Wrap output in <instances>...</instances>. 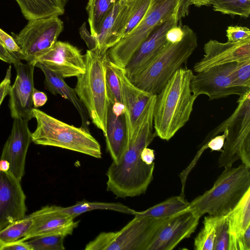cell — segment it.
Listing matches in <instances>:
<instances>
[{
    "label": "cell",
    "instance_id": "cell-37",
    "mask_svg": "<svg viewBox=\"0 0 250 250\" xmlns=\"http://www.w3.org/2000/svg\"><path fill=\"white\" fill-rule=\"evenodd\" d=\"M228 41L231 42H240L250 38V30L244 26H229L226 30Z\"/></svg>",
    "mask_w": 250,
    "mask_h": 250
},
{
    "label": "cell",
    "instance_id": "cell-30",
    "mask_svg": "<svg viewBox=\"0 0 250 250\" xmlns=\"http://www.w3.org/2000/svg\"><path fill=\"white\" fill-rule=\"evenodd\" d=\"M218 217L210 215L205 217L203 226L194 239V250H213L216 226Z\"/></svg>",
    "mask_w": 250,
    "mask_h": 250
},
{
    "label": "cell",
    "instance_id": "cell-15",
    "mask_svg": "<svg viewBox=\"0 0 250 250\" xmlns=\"http://www.w3.org/2000/svg\"><path fill=\"white\" fill-rule=\"evenodd\" d=\"M37 62L44 64L64 78L77 77L85 71L84 56L78 48L67 42L57 41L35 60L33 64Z\"/></svg>",
    "mask_w": 250,
    "mask_h": 250
},
{
    "label": "cell",
    "instance_id": "cell-42",
    "mask_svg": "<svg viewBox=\"0 0 250 250\" xmlns=\"http://www.w3.org/2000/svg\"><path fill=\"white\" fill-rule=\"evenodd\" d=\"M0 60L13 65L21 62V60L18 57L9 52L0 42Z\"/></svg>",
    "mask_w": 250,
    "mask_h": 250
},
{
    "label": "cell",
    "instance_id": "cell-2",
    "mask_svg": "<svg viewBox=\"0 0 250 250\" xmlns=\"http://www.w3.org/2000/svg\"><path fill=\"white\" fill-rule=\"evenodd\" d=\"M192 71L179 68L156 95L153 124L157 136L168 141L188 121L197 98L190 88Z\"/></svg>",
    "mask_w": 250,
    "mask_h": 250
},
{
    "label": "cell",
    "instance_id": "cell-41",
    "mask_svg": "<svg viewBox=\"0 0 250 250\" xmlns=\"http://www.w3.org/2000/svg\"><path fill=\"white\" fill-rule=\"evenodd\" d=\"M250 250V226L237 239L234 250Z\"/></svg>",
    "mask_w": 250,
    "mask_h": 250
},
{
    "label": "cell",
    "instance_id": "cell-36",
    "mask_svg": "<svg viewBox=\"0 0 250 250\" xmlns=\"http://www.w3.org/2000/svg\"><path fill=\"white\" fill-rule=\"evenodd\" d=\"M229 225L226 215L218 217L213 250H229Z\"/></svg>",
    "mask_w": 250,
    "mask_h": 250
},
{
    "label": "cell",
    "instance_id": "cell-13",
    "mask_svg": "<svg viewBox=\"0 0 250 250\" xmlns=\"http://www.w3.org/2000/svg\"><path fill=\"white\" fill-rule=\"evenodd\" d=\"M16 78L10 86L9 107L13 119L20 118L29 121L33 117L32 96L34 89V71L35 66L21 61L14 65Z\"/></svg>",
    "mask_w": 250,
    "mask_h": 250
},
{
    "label": "cell",
    "instance_id": "cell-4",
    "mask_svg": "<svg viewBox=\"0 0 250 250\" xmlns=\"http://www.w3.org/2000/svg\"><path fill=\"white\" fill-rule=\"evenodd\" d=\"M84 56L85 71L77 77L74 89L93 124L104 136L110 104L105 81L107 52L96 47L87 50Z\"/></svg>",
    "mask_w": 250,
    "mask_h": 250
},
{
    "label": "cell",
    "instance_id": "cell-9",
    "mask_svg": "<svg viewBox=\"0 0 250 250\" xmlns=\"http://www.w3.org/2000/svg\"><path fill=\"white\" fill-rule=\"evenodd\" d=\"M183 0H152L148 11L137 26L107 50L109 60L124 68L153 28L183 7Z\"/></svg>",
    "mask_w": 250,
    "mask_h": 250
},
{
    "label": "cell",
    "instance_id": "cell-10",
    "mask_svg": "<svg viewBox=\"0 0 250 250\" xmlns=\"http://www.w3.org/2000/svg\"><path fill=\"white\" fill-rule=\"evenodd\" d=\"M28 21L19 34L12 33V37L21 50V60L33 64L37 57L57 41L63 26L58 17Z\"/></svg>",
    "mask_w": 250,
    "mask_h": 250
},
{
    "label": "cell",
    "instance_id": "cell-7",
    "mask_svg": "<svg viewBox=\"0 0 250 250\" xmlns=\"http://www.w3.org/2000/svg\"><path fill=\"white\" fill-rule=\"evenodd\" d=\"M184 35L169 45L144 70L130 81L137 87L157 95L174 73L186 63L197 46L196 33L183 25Z\"/></svg>",
    "mask_w": 250,
    "mask_h": 250
},
{
    "label": "cell",
    "instance_id": "cell-44",
    "mask_svg": "<svg viewBox=\"0 0 250 250\" xmlns=\"http://www.w3.org/2000/svg\"><path fill=\"white\" fill-rule=\"evenodd\" d=\"M47 101V97L46 94L35 88L32 96L33 107L38 108L42 106L45 104Z\"/></svg>",
    "mask_w": 250,
    "mask_h": 250
},
{
    "label": "cell",
    "instance_id": "cell-23",
    "mask_svg": "<svg viewBox=\"0 0 250 250\" xmlns=\"http://www.w3.org/2000/svg\"><path fill=\"white\" fill-rule=\"evenodd\" d=\"M35 66L41 69L44 74L46 89L54 95L60 94L69 100L79 112L82 122V126L88 128V122L85 108L79 99L74 89L68 86L64 78L41 62H37Z\"/></svg>",
    "mask_w": 250,
    "mask_h": 250
},
{
    "label": "cell",
    "instance_id": "cell-6",
    "mask_svg": "<svg viewBox=\"0 0 250 250\" xmlns=\"http://www.w3.org/2000/svg\"><path fill=\"white\" fill-rule=\"evenodd\" d=\"M232 114L210 132L202 144L228 128L223 149L218 159V167L232 166L237 160L250 167V90L240 96Z\"/></svg>",
    "mask_w": 250,
    "mask_h": 250
},
{
    "label": "cell",
    "instance_id": "cell-25",
    "mask_svg": "<svg viewBox=\"0 0 250 250\" xmlns=\"http://www.w3.org/2000/svg\"><path fill=\"white\" fill-rule=\"evenodd\" d=\"M28 21L58 17L64 12L66 0H16Z\"/></svg>",
    "mask_w": 250,
    "mask_h": 250
},
{
    "label": "cell",
    "instance_id": "cell-12",
    "mask_svg": "<svg viewBox=\"0 0 250 250\" xmlns=\"http://www.w3.org/2000/svg\"><path fill=\"white\" fill-rule=\"evenodd\" d=\"M235 62L216 65L193 74L190 82L192 94L196 97L206 95L212 100L231 95L240 96L250 90L233 83L230 73Z\"/></svg>",
    "mask_w": 250,
    "mask_h": 250
},
{
    "label": "cell",
    "instance_id": "cell-39",
    "mask_svg": "<svg viewBox=\"0 0 250 250\" xmlns=\"http://www.w3.org/2000/svg\"><path fill=\"white\" fill-rule=\"evenodd\" d=\"M11 65L7 68L4 79L0 83V106L5 97L9 94L11 86Z\"/></svg>",
    "mask_w": 250,
    "mask_h": 250
},
{
    "label": "cell",
    "instance_id": "cell-48",
    "mask_svg": "<svg viewBox=\"0 0 250 250\" xmlns=\"http://www.w3.org/2000/svg\"><path fill=\"white\" fill-rule=\"evenodd\" d=\"M9 169V164L4 160L0 159V170L8 171Z\"/></svg>",
    "mask_w": 250,
    "mask_h": 250
},
{
    "label": "cell",
    "instance_id": "cell-18",
    "mask_svg": "<svg viewBox=\"0 0 250 250\" xmlns=\"http://www.w3.org/2000/svg\"><path fill=\"white\" fill-rule=\"evenodd\" d=\"M13 119L11 133L3 146L0 159L8 162L9 171L21 181L24 174L28 149L32 142V133L28 121L20 118Z\"/></svg>",
    "mask_w": 250,
    "mask_h": 250
},
{
    "label": "cell",
    "instance_id": "cell-16",
    "mask_svg": "<svg viewBox=\"0 0 250 250\" xmlns=\"http://www.w3.org/2000/svg\"><path fill=\"white\" fill-rule=\"evenodd\" d=\"M60 207L46 206L29 214L33 220L32 227L28 234L20 239L25 241L40 236L62 235L66 237L71 235L79 221H75L74 218L62 213Z\"/></svg>",
    "mask_w": 250,
    "mask_h": 250
},
{
    "label": "cell",
    "instance_id": "cell-24",
    "mask_svg": "<svg viewBox=\"0 0 250 250\" xmlns=\"http://www.w3.org/2000/svg\"><path fill=\"white\" fill-rule=\"evenodd\" d=\"M227 216L229 232V250H234L237 239L250 226V189Z\"/></svg>",
    "mask_w": 250,
    "mask_h": 250
},
{
    "label": "cell",
    "instance_id": "cell-8",
    "mask_svg": "<svg viewBox=\"0 0 250 250\" xmlns=\"http://www.w3.org/2000/svg\"><path fill=\"white\" fill-rule=\"evenodd\" d=\"M167 219L139 216L121 230L102 232L86 244L85 250H147Z\"/></svg>",
    "mask_w": 250,
    "mask_h": 250
},
{
    "label": "cell",
    "instance_id": "cell-49",
    "mask_svg": "<svg viewBox=\"0 0 250 250\" xmlns=\"http://www.w3.org/2000/svg\"><path fill=\"white\" fill-rule=\"evenodd\" d=\"M125 2H132L134 0H121Z\"/></svg>",
    "mask_w": 250,
    "mask_h": 250
},
{
    "label": "cell",
    "instance_id": "cell-19",
    "mask_svg": "<svg viewBox=\"0 0 250 250\" xmlns=\"http://www.w3.org/2000/svg\"><path fill=\"white\" fill-rule=\"evenodd\" d=\"M203 58L193 68L201 72L219 65L250 60V38L238 42H221L210 40L204 46Z\"/></svg>",
    "mask_w": 250,
    "mask_h": 250
},
{
    "label": "cell",
    "instance_id": "cell-29",
    "mask_svg": "<svg viewBox=\"0 0 250 250\" xmlns=\"http://www.w3.org/2000/svg\"><path fill=\"white\" fill-rule=\"evenodd\" d=\"M33 224V219L28 215L10 223L0 230V244L1 247L25 236L31 229Z\"/></svg>",
    "mask_w": 250,
    "mask_h": 250
},
{
    "label": "cell",
    "instance_id": "cell-45",
    "mask_svg": "<svg viewBox=\"0 0 250 250\" xmlns=\"http://www.w3.org/2000/svg\"><path fill=\"white\" fill-rule=\"evenodd\" d=\"M0 250H31L26 242L19 239L2 246Z\"/></svg>",
    "mask_w": 250,
    "mask_h": 250
},
{
    "label": "cell",
    "instance_id": "cell-17",
    "mask_svg": "<svg viewBox=\"0 0 250 250\" xmlns=\"http://www.w3.org/2000/svg\"><path fill=\"white\" fill-rule=\"evenodd\" d=\"M20 182L9 170H0V230L25 216L26 196Z\"/></svg>",
    "mask_w": 250,
    "mask_h": 250
},
{
    "label": "cell",
    "instance_id": "cell-20",
    "mask_svg": "<svg viewBox=\"0 0 250 250\" xmlns=\"http://www.w3.org/2000/svg\"><path fill=\"white\" fill-rule=\"evenodd\" d=\"M113 65L121 86L128 140L133 135L142 114L155 94L137 87L127 78L124 68L114 63Z\"/></svg>",
    "mask_w": 250,
    "mask_h": 250
},
{
    "label": "cell",
    "instance_id": "cell-34",
    "mask_svg": "<svg viewBox=\"0 0 250 250\" xmlns=\"http://www.w3.org/2000/svg\"><path fill=\"white\" fill-rule=\"evenodd\" d=\"M152 0H134L131 3L124 37L130 33L140 22L148 11Z\"/></svg>",
    "mask_w": 250,
    "mask_h": 250
},
{
    "label": "cell",
    "instance_id": "cell-31",
    "mask_svg": "<svg viewBox=\"0 0 250 250\" xmlns=\"http://www.w3.org/2000/svg\"><path fill=\"white\" fill-rule=\"evenodd\" d=\"M209 4L224 14L247 18L250 14V0H209Z\"/></svg>",
    "mask_w": 250,
    "mask_h": 250
},
{
    "label": "cell",
    "instance_id": "cell-1",
    "mask_svg": "<svg viewBox=\"0 0 250 250\" xmlns=\"http://www.w3.org/2000/svg\"><path fill=\"white\" fill-rule=\"evenodd\" d=\"M156 98L155 95L142 114L119 162H112L107 170L106 190L117 198L145 194L153 180L155 164H146L142 161L141 153L156 136L152 131Z\"/></svg>",
    "mask_w": 250,
    "mask_h": 250
},
{
    "label": "cell",
    "instance_id": "cell-27",
    "mask_svg": "<svg viewBox=\"0 0 250 250\" xmlns=\"http://www.w3.org/2000/svg\"><path fill=\"white\" fill-rule=\"evenodd\" d=\"M61 211L75 218L87 211L93 210H110L134 215L135 210L119 203H105L83 201L67 207H60Z\"/></svg>",
    "mask_w": 250,
    "mask_h": 250
},
{
    "label": "cell",
    "instance_id": "cell-43",
    "mask_svg": "<svg viewBox=\"0 0 250 250\" xmlns=\"http://www.w3.org/2000/svg\"><path fill=\"white\" fill-rule=\"evenodd\" d=\"M80 34L88 47V49L96 48V45L94 37L87 31L85 23H83L81 26L80 29Z\"/></svg>",
    "mask_w": 250,
    "mask_h": 250
},
{
    "label": "cell",
    "instance_id": "cell-3",
    "mask_svg": "<svg viewBox=\"0 0 250 250\" xmlns=\"http://www.w3.org/2000/svg\"><path fill=\"white\" fill-rule=\"evenodd\" d=\"M250 189V167L242 163L225 167L213 187L189 202L188 209L199 217L228 214Z\"/></svg>",
    "mask_w": 250,
    "mask_h": 250
},
{
    "label": "cell",
    "instance_id": "cell-38",
    "mask_svg": "<svg viewBox=\"0 0 250 250\" xmlns=\"http://www.w3.org/2000/svg\"><path fill=\"white\" fill-rule=\"evenodd\" d=\"M0 42L11 53L18 57L21 60L22 52L12 36L0 28Z\"/></svg>",
    "mask_w": 250,
    "mask_h": 250
},
{
    "label": "cell",
    "instance_id": "cell-26",
    "mask_svg": "<svg viewBox=\"0 0 250 250\" xmlns=\"http://www.w3.org/2000/svg\"><path fill=\"white\" fill-rule=\"evenodd\" d=\"M189 202L181 195L171 197L147 209L135 211V217L145 216L158 219H167L188 209Z\"/></svg>",
    "mask_w": 250,
    "mask_h": 250
},
{
    "label": "cell",
    "instance_id": "cell-46",
    "mask_svg": "<svg viewBox=\"0 0 250 250\" xmlns=\"http://www.w3.org/2000/svg\"><path fill=\"white\" fill-rule=\"evenodd\" d=\"M141 157L146 164L151 165L154 163L155 159L154 150L147 147H145L141 152Z\"/></svg>",
    "mask_w": 250,
    "mask_h": 250
},
{
    "label": "cell",
    "instance_id": "cell-40",
    "mask_svg": "<svg viewBox=\"0 0 250 250\" xmlns=\"http://www.w3.org/2000/svg\"><path fill=\"white\" fill-rule=\"evenodd\" d=\"M184 35L183 25L181 24L169 29L166 33V39L171 43H174L180 41Z\"/></svg>",
    "mask_w": 250,
    "mask_h": 250
},
{
    "label": "cell",
    "instance_id": "cell-47",
    "mask_svg": "<svg viewBox=\"0 0 250 250\" xmlns=\"http://www.w3.org/2000/svg\"><path fill=\"white\" fill-rule=\"evenodd\" d=\"M187 1L190 3L198 7L208 5L209 3V0H187Z\"/></svg>",
    "mask_w": 250,
    "mask_h": 250
},
{
    "label": "cell",
    "instance_id": "cell-14",
    "mask_svg": "<svg viewBox=\"0 0 250 250\" xmlns=\"http://www.w3.org/2000/svg\"><path fill=\"white\" fill-rule=\"evenodd\" d=\"M200 217L188 209L168 218L159 229L147 250H171L195 231Z\"/></svg>",
    "mask_w": 250,
    "mask_h": 250
},
{
    "label": "cell",
    "instance_id": "cell-11",
    "mask_svg": "<svg viewBox=\"0 0 250 250\" xmlns=\"http://www.w3.org/2000/svg\"><path fill=\"white\" fill-rule=\"evenodd\" d=\"M184 7L157 25L139 46L124 68L127 78L136 77L149 66L170 44L166 39V33L178 25L184 15Z\"/></svg>",
    "mask_w": 250,
    "mask_h": 250
},
{
    "label": "cell",
    "instance_id": "cell-32",
    "mask_svg": "<svg viewBox=\"0 0 250 250\" xmlns=\"http://www.w3.org/2000/svg\"><path fill=\"white\" fill-rule=\"evenodd\" d=\"M105 81L110 103L112 104L115 103L123 104L119 79L113 63L107 56L105 61Z\"/></svg>",
    "mask_w": 250,
    "mask_h": 250
},
{
    "label": "cell",
    "instance_id": "cell-33",
    "mask_svg": "<svg viewBox=\"0 0 250 250\" xmlns=\"http://www.w3.org/2000/svg\"><path fill=\"white\" fill-rule=\"evenodd\" d=\"M65 236L49 235L34 237L25 241L31 250H63Z\"/></svg>",
    "mask_w": 250,
    "mask_h": 250
},
{
    "label": "cell",
    "instance_id": "cell-21",
    "mask_svg": "<svg viewBox=\"0 0 250 250\" xmlns=\"http://www.w3.org/2000/svg\"><path fill=\"white\" fill-rule=\"evenodd\" d=\"M131 3L118 0L103 22L98 34L94 37L96 47L101 52H107L123 38Z\"/></svg>",
    "mask_w": 250,
    "mask_h": 250
},
{
    "label": "cell",
    "instance_id": "cell-35",
    "mask_svg": "<svg viewBox=\"0 0 250 250\" xmlns=\"http://www.w3.org/2000/svg\"><path fill=\"white\" fill-rule=\"evenodd\" d=\"M230 75L234 85L250 89V60L236 62Z\"/></svg>",
    "mask_w": 250,
    "mask_h": 250
},
{
    "label": "cell",
    "instance_id": "cell-50",
    "mask_svg": "<svg viewBox=\"0 0 250 250\" xmlns=\"http://www.w3.org/2000/svg\"><path fill=\"white\" fill-rule=\"evenodd\" d=\"M1 247V245L0 244V250Z\"/></svg>",
    "mask_w": 250,
    "mask_h": 250
},
{
    "label": "cell",
    "instance_id": "cell-28",
    "mask_svg": "<svg viewBox=\"0 0 250 250\" xmlns=\"http://www.w3.org/2000/svg\"><path fill=\"white\" fill-rule=\"evenodd\" d=\"M118 0H89L86 10L90 34L94 37L99 33L102 25Z\"/></svg>",
    "mask_w": 250,
    "mask_h": 250
},
{
    "label": "cell",
    "instance_id": "cell-5",
    "mask_svg": "<svg viewBox=\"0 0 250 250\" xmlns=\"http://www.w3.org/2000/svg\"><path fill=\"white\" fill-rule=\"evenodd\" d=\"M32 113L37 121L36 128L32 133L34 144L60 147L101 158V146L88 128L70 125L38 108L33 107Z\"/></svg>",
    "mask_w": 250,
    "mask_h": 250
},
{
    "label": "cell",
    "instance_id": "cell-22",
    "mask_svg": "<svg viewBox=\"0 0 250 250\" xmlns=\"http://www.w3.org/2000/svg\"><path fill=\"white\" fill-rule=\"evenodd\" d=\"M104 137L106 148L112 162L117 163L125 150L127 141L125 107L123 104L110 103Z\"/></svg>",
    "mask_w": 250,
    "mask_h": 250
}]
</instances>
